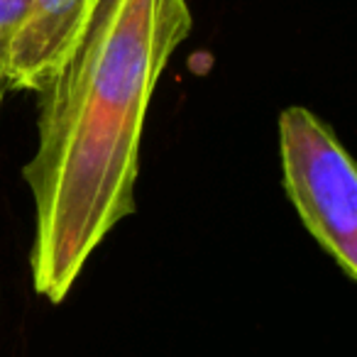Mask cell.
<instances>
[{"label":"cell","mask_w":357,"mask_h":357,"mask_svg":"<svg viewBox=\"0 0 357 357\" xmlns=\"http://www.w3.org/2000/svg\"><path fill=\"white\" fill-rule=\"evenodd\" d=\"M27 3L30 0H0V110H3L6 93L10 91L8 69H10L13 35H15V27L25 13Z\"/></svg>","instance_id":"cell-4"},{"label":"cell","mask_w":357,"mask_h":357,"mask_svg":"<svg viewBox=\"0 0 357 357\" xmlns=\"http://www.w3.org/2000/svg\"><path fill=\"white\" fill-rule=\"evenodd\" d=\"M108 0H30L13 35L10 89L42 91L76 54Z\"/></svg>","instance_id":"cell-3"},{"label":"cell","mask_w":357,"mask_h":357,"mask_svg":"<svg viewBox=\"0 0 357 357\" xmlns=\"http://www.w3.org/2000/svg\"><path fill=\"white\" fill-rule=\"evenodd\" d=\"M194 15L186 0H108L84 45L40 93L32 287L61 303L89 257L137 211L144 118Z\"/></svg>","instance_id":"cell-1"},{"label":"cell","mask_w":357,"mask_h":357,"mask_svg":"<svg viewBox=\"0 0 357 357\" xmlns=\"http://www.w3.org/2000/svg\"><path fill=\"white\" fill-rule=\"evenodd\" d=\"M284 191L301 223L350 282L357 279V172L333 128L303 105L279 115Z\"/></svg>","instance_id":"cell-2"}]
</instances>
